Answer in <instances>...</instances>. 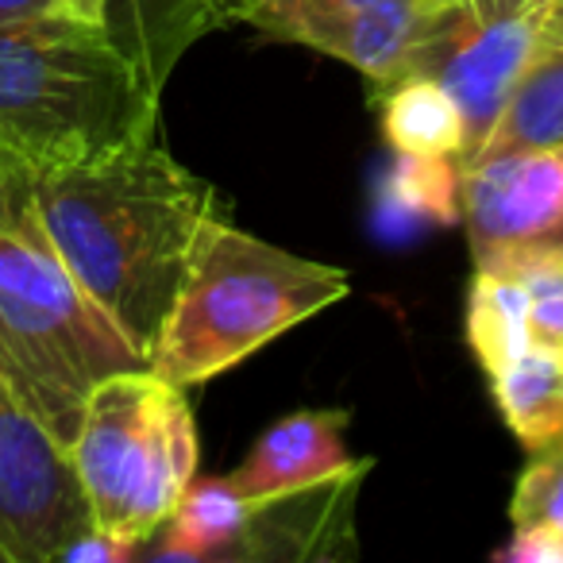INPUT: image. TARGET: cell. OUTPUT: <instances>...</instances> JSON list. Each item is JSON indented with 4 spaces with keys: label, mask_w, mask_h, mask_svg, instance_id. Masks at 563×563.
Returning <instances> with one entry per match:
<instances>
[{
    "label": "cell",
    "mask_w": 563,
    "mask_h": 563,
    "mask_svg": "<svg viewBox=\"0 0 563 563\" xmlns=\"http://www.w3.org/2000/svg\"><path fill=\"white\" fill-rule=\"evenodd\" d=\"M220 197L155 140L40 174V220L78 286L151 360Z\"/></svg>",
    "instance_id": "obj_1"
},
{
    "label": "cell",
    "mask_w": 563,
    "mask_h": 563,
    "mask_svg": "<svg viewBox=\"0 0 563 563\" xmlns=\"http://www.w3.org/2000/svg\"><path fill=\"white\" fill-rule=\"evenodd\" d=\"M158 86L66 12L0 27V147L35 174L97 163L151 140Z\"/></svg>",
    "instance_id": "obj_2"
},
{
    "label": "cell",
    "mask_w": 563,
    "mask_h": 563,
    "mask_svg": "<svg viewBox=\"0 0 563 563\" xmlns=\"http://www.w3.org/2000/svg\"><path fill=\"white\" fill-rule=\"evenodd\" d=\"M347 290L340 266L274 247L217 217L197 243L151 367L178 386H201L347 298Z\"/></svg>",
    "instance_id": "obj_3"
},
{
    "label": "cell",
    "mask_w": 563,
    "mask_h": 563,
    "mask_svg": "<svg viewBox=\"0 0 563 563\" xmlns=\"http://www.w3.org/2000/svg\"><path fill=\"white\" fill-rule=\"evenodd\" d=\"M151 367L47 235H0V378L66 448L104 378Z\"/></svg>",
    "instance_id": "obj_4"
},
{
    "label": "cell",
    "mask_w": 563,
    "mask_h": 563,
    "mask_svg": "<svg viewBox=\"0 0 563 563\" xmlns=\"http://www.w3.org/2000/svg\"><path fill=\"white\" fill-rule=\"evenodd\" d=\"M74 471L104 537L140 548L158 537L197 471L186 386L155 367L120 371L93 390L70 444Z\"/></svg>",
    "instance_id": "obj_5"
},
{
    "label": "cell",
    "mask_w": 563,
    "mask_h": 563,
    "mask_svg": "<svg viewBox=\"0 0 563 563\" xmlns=\"http://www.w3.org/2000/svg\"><path fill=\"white\" fill-rule=\"evenodd\" d=\"M555 0H444L406 78H432L467 124L463 170L490 140L517 78L544 43Z\"/></svg>",
    "instance_id": "obj_6"
},
{
    "label": "cell",
    "mask_w": 563,
    "mask_h": 563,
    "mask_svg": "<svg viewBox=\"0 0 563 563\" xmlns=\"http://www.w3.org/2000/svg\"><path fill=\"white\" fill-rule=\"evenodd\" d=\"M70 448L0 378V552L9 563H58L93 532Z\"/></svg>",
    "instance_id": "obj_7"
},
{
    "label": "cell",
    "mask_w": 563,
    "mask_h": 563,
    "mask_svg": "<svg viewBox=\"0 0 563 563\" xmlns=\"http://www.w3.org/2000/svg\"><path fill=\"white\" fill-rule=\"evenodd\" d=\"M475 271L517 274L563 258V147L509 151L463 170Z\"/></svg>",
    "instance_id": "obj_8"
},
{
    "label": "cell",
    "mask_w": 563,
    "mask_h": 563,
    "mask_svg": "<svg viewBox=\"0 0 563 563\" xmlns=\"http://www.w3.org/2000/svg\"><path fill=\"white\" fill-rule=\"evenodd\" d=\"M444 0H258L247 24L282 43L332 55L371 81V97L413 66Z\"/></svg>",
    "instance_id": "obj_9"
},
{
    "label": "cell",
    "mask_w": 563,
    "mask_h": 563,
    "mask_svg": "<svg viewBox=\"0 0 563 563\" xmlns=\"http://www.w3.org/2000/svg\"><path fill=\"white\" fill-rule=\"evenodd\" d=\"M367 471L371 460L321 486H306V490L263 501L247 498V514H243L228 560H340V555H352L355 490L367 478Z\"/></svg>",
    "instance_id": "obj_10"
},
{
    "label": "cell",
    "mask_w": 563,
    "mask_h": 563,
    "mask_svg": "<svg viewBox=\"0 0 563 563\" xmlns=\"http://www.w3.org/2000/svg\"><path fill=\"white\" fill-rule=\"evenodd\" d=\"M347 409H298L282 417L228 478L243 498L263 501L347 475L367 463L347 452Z\"/></svg>",
    "instance_id": "obj_11"
},
{
    "label": "cell",
    "mask_w": 563,
    "mask_h": 563,
    "mask_svg": "<svg viewBox=\"0 0 563 563\" xmlns=\"http://www.w3.org/2000/svg\"><path fill=\"white\" fill-rule=\"evenodd\" d=\"M220 24H232L224 0H109L101 27L163 89L174 58Z\"/></svg>",
    "instance_id": "obj_12"
},
{
    "label": "cell",
    "mask_w": 563,
    "mask_h": 563,
    "mask_svg": "<svg viewBox=\"0 0 563 563\" xmlns=\"http://www.w3.org/2000/svg\"><path fill=\"white\" fill-rule=\"evenodd\" d=\"M540 147H563V43L555 40H544L529 58L475 163Z\"/></svg>",
    "instance_id": "obj_13"
},
{
    "label": "cell",
    "mask_w": 563,
    "mask_h": 563,
    "mask_svg": "<svg viewBox=\"0 0 563 563\" xmlns=\"http://www.w3.org/2000/svg\"><path fill=\"white\" fill-rule=\"evenodd\" d=\"M383 109V132L394 151L401 155H429V158H460L467 147V124L440 81L432 78H401L398 86L383 89L375 97Z\"/></svg>",
    "instance_id": "obj_14"
},
{
    "label": "cell",
    "mask_w": 563,
    "mask_h": 563,
    "mask_svg": "<svg viewBox=\"0 0 563 563\" xmlns=\"http://www.w3.org/2000/svg\"><path fill=\"white\" fill-rule=\"evenodd\" d=\"M490 386L509 432L529 452L563 444V355L529 347L490 375Z\"/></svg>",
    "instance_id": "obj_15"
},
{
    "label": "cell",
    "mask_w": 563,
    "mask_h": 563,
    "mask_svg": "<svg viewBox=\"0 0 563 563\" xmlns=\"http://www.w3.org/2000/svg\"><path fill=\"white\" fill-rule=\"evenodd\" d=\"M378 209L386 224H432L452 228L463 224V166L460 158H429L401 155L394 151V163L378 186Z\"/></svg>",
    "instance_id": "obj_16"
},
{
    "label": "cell",
    "mask_w": 563,
    "mask_h": 563,
    "mask_svg": "<svg viewBox=\"0 0 563 563\" xmlns=\"http://www.w3.org/2000/svg\"><path fill=\"white\" fill-rule=\"evenodd\" d=\"M467 344L486 375H498L532 347L529 294L517 274L475 271L467 294Z\"/></svg>",
    "instance_id": "obj_17"
},
{
    "label": "cell",
    "mask_w": 563,
    "mask_h": 563,
    "mask_svg": "<svg viewBox=\"0 0 563 563\" xmlns=\"http://www.w3.org/2000/svg\"><path fill=\"white\" fill-rule=\"evenodd\" d=\"M514 529H537L563 540V444L532 452L509 501Z\"/></svg>",
    "instance_id": "obj_18"
},
{
    "label": "cell",
    "mask_w": 563,
    "mask_h": 563,
    "mask_svg": "<svg viewBox=\"0 0 563 563\" xmlns=\"http://www.w3.org/2000/svg\"><path fill=\"white\" fill-rule=\"evenodd\" d=\"M529 294V340L540 352L563 355V258L517 271Z\"/></svg>",
    "instance_id": "obj_19"
},
{
    "label": "cell",
    "mask_w": 563,
    "mask_h": 563,
    "mask_svg": "<svg viewBox=\"0 0 563 563\" xmlns=\"http://www.w3.org/2000/svg\"><path fill=\"white\" fill-rule=\"evenodd\" d=\"M0 235H47L40 220V174L0 147Z\"/></svg>",
    "instance_id": "obj_20"
},
{
    "label": "cell",
    "mask_w": 563,
    "mask_h": 563,
    "mask_svg": "<svg viewBox=\"0 0 563 563\" xmlns=\"http://www.w3.org/2000/svg\"><path fill=\"white\" fill-rule=\"evenodd\" d=\"M501 563H563V540L537 529H514V540L494 552Z\"/></svg>",
    "instance_id": "obj_21"
},
{
    "label": "cell",
    "mask_w": 563,
    "mask_h": 563,
    "mask_svg": "<svg viewBox=\"0 0 563 563\" xmlns=\"http://www.w3.org/2000/svg\"><path fill=\"white\" fill-rule=\"evenodd\" d=\"M140 555V548L128 544V540H117V537H104V532H86L81 540H74L58 563H128Z\"/></svg>",
    "instance_id": "obj_22"
},
{
    "label": "cell",
    "mask_w": 563,
    "mask_h": 563,
    "mask_svg": "<svg viewBox=\"0 0 563 563\" xmlns=\"http://www.w3.org/2000/svg\"><path fill=\"white\" fill-rule=\"evenodd\" d=\"M47 12H63L58 0H0V27L24 24V20L47 16Z\"/></svg>",
    "instance_id": "obj_23"
},
{
    "label": "cell",
    "mask_w": 563,
    "mask_h": 563,
    "mask_svg": "<svg viewBox=\"0 0 563 563\" xmlns=\"http://www.w3.org/2000/svg\"><path fill=\"white\" fill-rule=\"evenodd\" d=\"M104 4H109V0H58V9H63L66 16L81 20V24H93V27L104 24Z\"/></svg>",
    "instance_id": "obj_24"
},
{
    "label": "cell",
    "mask_w": 563,
    "mask_h": 563,
    "mask_svg": "<svg viewBox=\"0 0 563 563\" xmlns=\"http://www.w3.org/2000/svg\"><path fill=\"white\" fill-rule=\"evenodd\" d=\"M544 40L563 43V0H555L552 12H548V27H544Z\"/></svg>",
    "instance_id": "obj_25"
},
{
    "label": "cell",
    "mask_w": 563,
    "mask_h": 563,
    "mask_svg": "<svg viewBox=\"0 0 563 563\" xmlns=\"http://www.w3.org/2000/svg\"><path fill=\"white\" fill-rule=\"evenodd\" d=\"M258 0H224V9H228V20H247V12L255 9Z\"/></svg>",
    "instance_id": "obj_26"
},
{
    "label": "cell",
    "mask_w": 563,
    "mask_h": 563,
    "mask_svg": "<svg viewBox=\"0 0 563 563\" xmlns=\"http://www.w3.org/2000/svg\"><path fill=\"white\" fill-rule=\"evenodd\" d=\"M0 563H9V560H4V552H0Z\"/></svg>",
    "instance_id": "obj_27"
}]
</instances>
